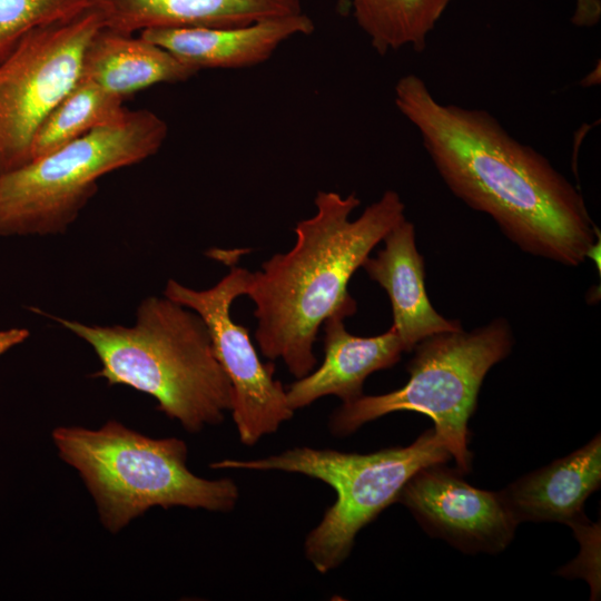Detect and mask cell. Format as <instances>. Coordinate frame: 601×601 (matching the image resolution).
Instances as JSON below:
<instances>
[{
  "instance_id": "cell-1",
  "label": "cell",
  "mask_w": 601,
  "mask_h": 601,
  "mask_svg": "<svg viewBox=\"0 0 601 601\" xmlns=\"http://www.w3.org/2000/svg\"><path fill=\"white\" fill-rule=\"evenodd\" d=\"M394 104L450 190L518 247L565 266L589 257L599 231L580 191L493 115L442 104L413 73L395 83Z\"/></svg>"
},
{
  "instance_id": "cell-2",
  "label": "cell",
  "mask_w": 601,
  "mask_h": 601,
  "mask_svg": "<svg viewBox=\"0 0 601 601\" xmlns=\"http://www.w3.org/2000/svg\"><path fill=\"white\" fill-rule=\"evenodd\" d=\"M314 204L316 213L294 228V247L252 273L246 294L255 304L262 354L283 359L295 378L314 370L313 346L326 318L355 314L356 302L347 289L351 277L405 218V205L394 190H386L355 220L349 219L361 204L355 193L344 197L318 190Z\"/></svg>"
},
{
  "instance_id": "cell-3",
  "label": "cell",
  "mask_w": 601,
  "mask_h": 601,
  "mask_svg": "<svg viewBox=\"0 0 601 601\" xmlns=\"http://www.w3.org/2000/svg\"><path fill=\"white\" fill-rule=\"evenodd\" d=\"M47 316L91 346L101 363L95 377L152 396L157 408L186 431L217 425L231 412L233 387L206 323L168 297L142 299L131 326Z\"/></svg>"
},
{
  "instance_id": "cell-4",
  "label": "cell",
  "mask_w": 601,
  "mask_h": 601,
  "mask_svg": "<svg viewBox=\"0 0 601 601\" xmlns=\"http://www.w3.org/2000/svg\"><path fill=\"white\" fill-rule=\"evenodd\" d=\"M52 440L61 460L80 474L102 525L117 533L154 506L231 511L238 499L229 477L207 480L187 467V445L152 439L109 420L98 430L59 426Z\"/></svg>"
},
{
  "instance_id": "cell-5",
  "label": "cell",
  "mask_w": 601,
  "mask_h": 601,
  "mask_svg": "<svg viewBox=\"0 0 601 601\" xmlns=\"http://www.w3.org/2000/svg\"><path fill=\"white\" fill-rule=\"evenodd\" d=\"M168 135L155 112L126 110L116 120L0 176V236L66 231L98 180L154 156Z\"/></svg>"
},
{
  "instance_id": "cell-6",
  "label": "cell",
  "mask_w": 601,
  "mask_h": 601,
  "mask_svg": "<svg viewBox=\"0 0 601 601\" xmlns=\"http://www.w3.org/2000/svg\"><path fill=\"white\" fill-rule=\"evenodd\" d=\"M512 346L513 334L504 318L471 332L461 328L432 335L412 349L410 378L403 387L343 403L331 415L329 431L344 437L386 414L418 412L434 422V431L454 457L457 471L467 473V422L486 373L510 354Z\"/></svg>"
},
{
  "instance_id": "cell-7",
  "label": "cell",
  "mask_w": 601,
  "mask_h": 601,
  "mask_svg": "<svg viewBox=\"0 0 601 601\" xmlns=\"http://www.w3.org/2000/svg\"><path fill=\"white\" fill-rule=\"evenodd\" d=\"M450 459L445 444L431 428L407 446L367 454L297 446L256 460L225 459L210 467L299 473L328 484L336 500L304 544L306 558L324 574L346 560L357 533L397 501L415 473Z\"/></svg>"
},
{
  "instance_id": "cell-8",
  "label": "cell",
  "mask_w": 601,
  "mask_h": 601,
  "mask_svg": "<svg viewBox=\"0 0 601 601\" xmlns=\"http://www.w3.org/2000/svg\"><path fill=\"white\" fill-rule=\"evenodd\" d=\"M102 27L89 7L31 30L0 62L1 174L29 161L37 129L79 80L85 51Z\"/></svg>"
},
{
  "instance_id": "cell-9",
  "label": "cell",
  "mask_w": 601,
  "mask_h": 601,
  "mask_svg": "<svg viewBox=\"0 0 601 601\" xmlns=\"http://www.w3.org/2000/svg\"><path fill=\"white\" fill-rule=\"evenodd\" d=\"M252 272L231 267L210 288L197 290L175 279L166 284L164 296L196 312L206 323L216 358L234 392L233 420L239 441L253 446L294 416L286 390L274 378L275 365L263 363L248 329L234 322L230 307L246 295Z\"/></svg>"
},
{
  "instance_id": "cell-10",
  "label": "cell",
  "mask_w": 601,
  "mask_h": 601,
  "mask_svg": "<svg viewBox=\"0 0 601 601\" xmlns=\"http://www.w3.org/2000/svg\"><path fill=\"white\" fill-rule=\"evenodd\" d=\"M462 473L434 464L404 485L397 501L422 528L465 553H499L514 536L518 522L499 492L467 484Z\"/></svg>"
},
{
  "instance_id": "cell-11",
  "label": "cell",
  "mask_w": 601,
  "mask_h": 601,
  "mask_svg": "<svg viewBox=\"0 0 601 601\" xmlns=\"http://www.w3.org/2000/svg\"><path fill=\"white\" fill-rule=\"evenodd\" d=\"M314 21L296 13L229 27L155 28L139 36L158 45L186 65L201 69H240L267 61L277 48L295 36H309Z\"/></svg>"
},
{
  "instance_id": "cell-12",
  "label": "cell",
  "mask_w": 601,
  "mask_h": 601,
  "mask_svg": "<svg viewBox=\"0 0 601 601\" xmlns=\"http://www.w3.org/2000/svg\"><path fill=\"white\" fill-rule=\"evenodd\" d=\"M384 248L367 257L362 267L388 295L393 327L411 352L423 339L461 329L459 321L447 319L432 306L425 289L424 259L415 244L414 225L404 218L383 238Z\"/></svg>"
},
{
  "instance_id": "cell-13",
  "label": "cell",
  "mask_w": 601,
  "mask_h": 601,
  "mask_svg": "<svg viewBox=\"0 0 601 601\" xmlns=\"http://www.w3.org/2000/svg\"><path fill=\"white\" fill-rule=\"evenodd\" d=\"M344 319L338 315L326 318L322 365L287 386L294 411L326 395L337 396L343 403L355 401L363 395L368 375L400 361L404 348L393 326L383 334L362 337L347 332Z\"/></svg>"
},
{
  "instance_id": "cell-14",
  "label": "cell",
  "mask_w": 601,
  "mask_h": 601,
  "mask_svg": "<svg viewBox=\"0 0 601 601\" xmlns=\"http://www.w3.org/2000/svg\"><path fill=\"white\" fill-rule=\"evenodd\" d=\"M601 484V437L531 472L500 493L518 523L562 522L581 524L583 504Z\"/></svg>"
},
{
  "instance_id": "cell-15",
  "label": "cell",
  "mask_w": 601,
  "mask_h": 601,
  "mask_svg": "<svg viewBox=\"0 0 601 601\" xmlns=\"http://www.w3.org/2000/svg\"><path fill=\"white\" fill-rule=\"evenodd\" d=\"M104 28L130 33L155 28H229L304 12L302 0H91Z\"/></svg>"
},
{
  "instance_id": "cell-16",
  "label": "cell",
  "mask_w": 601,
  "mask_h": 601,
  "mask_svg": "<svg viewBox=\"0 0 601 601\" xmlns=\"http://www.w3.org/2000/svg\"><path fill=\"white\" fill-rule=\"evenodd\" d=\"M198 72L144 38L101 28L88 45L80 78L124 100L159 83L186 81Z\"/></svg>"
},
{
  "instance_id": "cell-17",
  "label": "cell",
  "mask_w": 601,
  "mask_h": 601,
  "mask_svg": "<svg viewBox=\"0 0 601 601\" xmlns=\"http://www.w3.org/2000/svg\"><path fill=\"white\" fill-rule=\"evenodd\" d=\"M454 0H349L356 23L381 56L424 50L430 33Z\"/></svg>"
},
{
  "instance_id": "cell-18",
  "label": "cell",
  "mask_w": 601,
  "mask_h": 601,
  "mask_svg": "<svg viewBox=\"0 0 601 601\" xmlns=\"http://www.w3.org/2000/svg\"><path fill=\"white\" fill-rule=\"evenodd\" d=\"M126 110L122 98L79 78L37 129L30 145L29 161L116 120Z\"/></svg>"
},
{
  "instance_id": "cell-19",
  "label": "cell",
  "mask_w": 601,
  "mask_h": 601,
  "mask_svg": "<svg viewBox=\"0 0 601 601\" xmlns=\"http://www.w3.org/2000/svg\"><path fill=\"white\" fill-rule=\"evenodd\" d=\"M91 0H0V62L31 30L71 18Z\"/></svg>"
},
{
  "instance_id": "cell-20",
  "label": "cell",
  "mask_w": 601,
  "mask_h": 601,
  "mask_svg": "<svg viewBox=\"0 0 601 601\" xmlns=\"http://www.w3.org/2000/svg\"><path fill=\"white\" fill-rule=\"evenodd\" d=\"M601 16L600 0H577L572 21L578 26H592Z\"/></svg>"
},
{
  "instance_id": "cell-21",
  "label": "cell",
  "mask_w": 601,
  "mask_h": 601,
  "mask_svg": "<svg viewBox=\"0 0 601 601\" xmlns=\"http://www.w3.org/2000/svg\"><path fill=\"white\" fill-rule=\"evenodd\" d=\"M0 176H1V171H0Z\"/></svg>"
}]
</instances>
